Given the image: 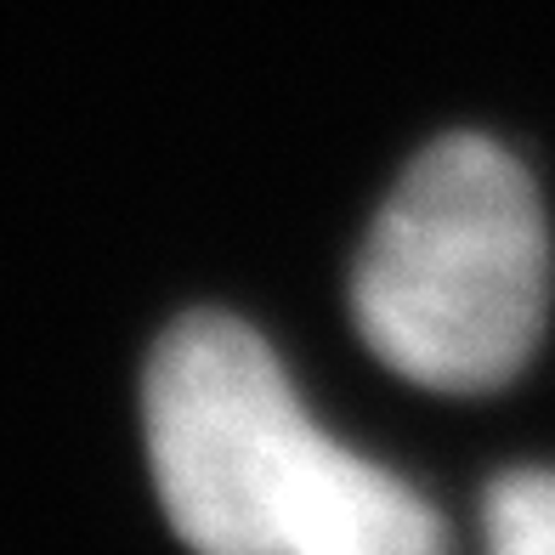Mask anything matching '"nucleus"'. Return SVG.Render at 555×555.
Returning a JSON list of instances; mask_svg holds the SVG:
<instances>
[{"label": "nucleus", "mask_w": 555, "mask_h": 555, "mask_svg": "<svg viewBox=\"0 0 555 555\" xmlns=\"http://www.w3.org/2000/svg\"><path fill=\"white\" fill-rule=\"evenodd\" d=\"M142 409L159 499L198 555H448L431 504L323 437L238 318L176 323Z\"/></svg>", "instance_id": "f257e3e1"}, {"label": "nucleus", "mask_w": 555, "mask_h": 555, "mask_svg": "<svg viewBox=\"0 0 555 555\" xmlns=\"http://www.w3.org/2000/svg\"><path fill=\"white\" fill-rule=\"evenodd\" d=\"M374 358L437 391H488L527 363L550 307V233L527 170L488 137L409 165L358 261Z\"/></svg>", "instance_id": "f03ea898"}, {"label": "nucleus", "mask_w": 555, "mask_h": 555, "mask_svg": "<svg viewBox=\"0 0 555 555\" xmlns=\"http://www.w3.org/2000/svg\"><path fill=\"white\" fill-rule=\"evenodd\" d=\"M488 555H555V470H516L488 493Z\"/></svg>", "instance_id": "7ed1b4c3"}]
</instances>
